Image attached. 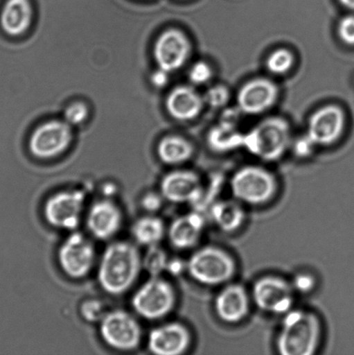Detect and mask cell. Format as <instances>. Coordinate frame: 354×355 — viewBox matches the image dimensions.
I'll list each match as a JSON object with an SVG mask.
<instances>
[{
  "label": "cell",
  "instance_id": "cell-17",
  "mask_svg": "<svg viewBox=\"0 0 354 355\" xmlns=\"http://www.w3.org/2000/svg\"><path fill=\"white\" fill-rule=\"evenodd\" d=\"M345 127V114L341 107L328 105L315 111L308 121V135L317 146L335 144Z\"/></svg>",
  "mask_w": 354,
  "mask_h": 355
},
{
  "label": "cell",
  "instance_id": "cell-36",
  "mask_svg": "<svg viewBox=\"0 0 354 355\" xmlns=\"http://www.w3.org/2000/svg\"><path fill=\"white\" fill-rule=\"evenodd\" d=\"M346 8L354 10V0H339Z\"/></svg>",
  "mask_w": 354,
  "mask_h": 355
},
{
  "label": "cell",
  "instance_id": "cell-23",
  "mask_svg": "<svg viewBox=\"0 0 354 355\" xmlns=\"http://www.w3.org/2000/svg\"><path fill=\"white\" fill-rule=\"evenodd\" d=\"M164 221L154 214L139 218L131 227L132 238L139 245L148 247L159 245L166 236Z\"/></svg>",
  "mask_w": 354,
  "mask_h": 355
},
{
  "label": "cell",
  "instance_id": "cell-8",
  "mask_svg": "<svg viewBox=\"0 0 354 355\" xmlns=\"http://www.w3.org/2000/svg\"><path fill=\"white\" fill-rule=\"evenodd\" d=\"M99 334L105 345L120 352L137 349L143 338L140 322L123 309L109 311L99 323Z\"/></svg>",
  "mask_w": 354,
  "mask_h": 355
},
{
  "label": "cell",
  "instance_id": "cell-24",
  "mask_svg": "<svg viewBox=\"0 0 354 355\" xmlns=\"http://www.w3.org/2000/svg\"><path fill=\"white\" fill-rule=\"evenodd\" d=\"M193 155V148L189 141L179 137L163 139L158 146V155L163 163L178 166L186 162Z\"/></svg>",
  "mask_w": 354,
  "mask_h": 355
},
{
  "label": "cell",
  "instance_id": "cell-11",
  "mask_svg": "<svg viewBox=\"0 0 354 355\" xmlns=\"http://www.w3.org/2000/svg\"><path fill=\"white\" fill-rule=\"evenodd\" d=\"M72 131L66 121H51L31 135L29 148L35 157L48 159L60 155L71 144Z\"/></svg>",
  "mask_w": 354,
  "mask_h": 355
},
{
  "label": "cell",
  "instance_id": "cell-32",
  "mask_svg": "<svg viewBox=\"0 0 354 355\" xmlns=\"http://www.w3.org/2000/svg\"><path fill=\"white\" fill-rule=\"evenodd\" d=\"M164 201H166L165 198H163L161 191H151L142 196L141 205L148 214H154L161 210Z\"/></svg>",
  "mask_w": 354,
  "mask_h": 355
},
{
  "label": "cell",
  "instance_id": "cell-6",
  "mask_svg": "<svg viewBox=\"0 0 354 355\" xmlns=\"http://www.w3.org/2000/svg\"><path fill=\"white\" fill-rule=\"evenodd\" d=\"M242 142L252 155L265 161H276L289 147V125L282 118H269L246 135Z\"/></svg>",
  "mask_w": 354,
  "mask_h": 355
},
{
  "label": "cell",
  "instance_id": "cell-1",
  "mask_svg": "<svg viewBox=\"0 0 354 355\" xmlns=\"http://www.w3.org/2000/svg\"><path fill=\"white\" fill-rule=\"evenodd\" d=\"M142 270L136 245L124 240L114 241L104 249L97 262V282L107 294L123 295L136 283Z\"/></svg>",
  "mask_w": 354,
  "mask_h": 355
},
{
  "label": "cell",
  "instance_id": "cell-19",
  "mask_svg": "<svg viewBox=\"0 0 354 355\" xmlns=\"http://www.w3.org/2000/svg\"><path fill=\"white\" fill-rule=\"evenodd\" d=\"M278 88L269 79L258 78L245 83L238 94V105L242 112L258 114L276 102Z\"/></svg>",
  "mask_w": 354,
  "mask_h": 355
},
{
  "label": "cell",
  "instance_id": "cell-2",
  "mask_svg": "<svg viewBox=\"0 0 354 355\" xmlns=\"http://www.w3.org/2000/svg\"><path fill=\"white\" fill-rule=\"evenodd\" d=\"M324 326L317 313L292 309L283 316L276 339L281 355H313L321 346Z\"/></svg>",
  "mask_w": 354,
  "mask_h": 355
},
{
  "label": "cell",
  "instance_id": "cell-26",
  "mask_svg": "<svg viewBox=\"0 0 354 355\" xmlns=\"http://www.w3.org/2000/svg\"><path fill=\"white\" fill-rule=\"evenodd\" d=\"M80 315L85 322L100 323L109 312L105 302L97 298L87 299L82 302L79 308Z\"/></svg>",
  "mask_w": 354,
  "mask_h": 355
},
{
  "label": "cell",
  "instance_id": "cell-13",
  "mask_svg": "<svg viewBox=\"0 0 354 355\" xmlns=\"http://www.w3.org/2000/svg\"><path fill=\"white\" fill-rule=\"evenodd\" d=\"M193 335L188 327L179 322H169L149 332L147 347L155 355H182L190 349Z\"/></svg>",
  "mask_w": 354,
  "mask_h": 355
},
{
  "label": "cell",
  "instance_id": "cell-28",
  "mask_svg": "<svg viewBox=\"0 0 354 355\" xmlns=\"http://www.w3.org/2000/svg\"><path fill=\"white\" fill-rule=\"evenodd\" d=\"M290 281L297 295L311 294L317 287V278L310 271H299Z\"/></svg>",
  "mask_w": 354,
  "mask_h": 355
},
{
  "label": "cell",
  "instance_id": "cell-22",
  "mask_svg": "<svg viewBox=\"0 0 354 355\" xmlns=\"http://www.w3.org/2000/svg\"><path fill=\"white\" fill-rule=\"evenodd\" d=\"M204 98L189 86L177 87L166 99V109L173 118L179 121L193 120L202 110Z\"/></svg>",
  "mask_w": 354,
  "mask_h": 355
},
{
  "label": "cell",
  "instance_id": "cell-25",
  "mask_svg": "<svg viewBox=\"0 0 354 355\" xmlns=\"http://www.w3.org/2000/svg\"><path fill=\"white\" fill-rule=\"evenodd\" d=\"M169 260L168 253L161 247H148L144 257H142V267L150 277L162 276L168 270Z\"/></svg>",
  "mask_w": 354,
  "mask_h": 355
},
{
  "label": "cell",
  "instance_id": "cell-27",
  "mask_svg": "<svg viewBox=\"0 0 354 355\" xmlns=\"http://www.w3.org/2000/svg\"><path fill=\"white\" fill-rule=\"evenodd\" d=\"M294 57L286 49H279L273 51L266 61L269 71L276 75L285 74L292 67Z\"/></svg>",
  "mask_w": 354,
  "mask_h": 355
},
{
  "label": "cell",
  "instance_id": "cell-33",
  "mask_svg": "<svg viewBox=\"0 0 354 355\" xmlns=\"http://www.w3.org/2000/svg\"><path fill=\"white\" fill-rule=\"evenodd\" d=\"M338 34L345 44L354 45V16H346L339 21Z\"/></svg>",
  "mask_w": 354,
  "mask_h": 355
},
{
  "label": "cell",
  "instance_id": "cell-5",
  "mask_svg": "<svg viewBox=\"0 0 354 355\" xmlns=\"http://www.w3.org/2000/svg\"><path fill=\"white\" fill-rule=\"evenodd\" d=\"M177 292L162 276L150 277L132 295L131 305L140 318L159 321L168 318L177 304Z\"/></svg>",
  "mask_w": 354,
  "mask_h": 355
},
{
  "label": "cell",
  "instance_id": "cell-29",
  "mask_svg": "<svg viewBox=\"0 0 354 355\" xmlns=\"http://www.w3.org/2000/svg\"><path fill=\"white\" fill-rule=\"evenodd\" d=\"M89 116L88 107L82 103H75L66 107L64 119L69 125H78L83 123Z\"/></svg>",
  "mask_w": 354,
  "mask_h": 355
},
{
  "label": "cell",
  "instance_id": "cell-7",
  "mask_svg": "<svg viewBox=\"0 0 354 355\" xmlns=\"http://www.w3.org/2000/svg\"><path fill=\"white\" fill-rule=\"evenodd\" d=\"M249 293L253 305L259 311L281 316L294 309L297 295L290 281L276 275H265L258 278Z\"/></svg>",
  "mask_w": 354,
  "mask_h": 355
},
{
  "label": "cell",
  "instance_id": "cell-18",
  "mask_svg": "<svg viewBox=\"0 0 354 355\" xmlns=\"http://www.w3.org/2000/svg\"><path fill=\"white\" fill-rule=\"evenodd\" d=\"M206 218L202 212L193 211L179 216L171 222L166 231L170 245L184 252L196 247L202 239Z\"/></svg>",
  "mask_w": 354,
  "mask_h": 355
},
{
  "label": "cell",
  "instance_id": "cell-34",
  "mask_svg": "<svg viewBox=\"0 0 354 355\" xmlns=\"http://www.w3.org/2000/svg\"><path fill=\"white\" fill-rule=\"evenodd\" d=\"M315 146L317 145L307 135L306 137L297 139V141L294 142V150L297 155L300 156V157H307L313 153Z\"/></svg>",
  "mask_w": 354,
  "mask_h": 355
},
{
  "label": "cell",
  "instance_id": "cell-20",
  "mask_svg": "<svg viewBox=\"0 0 354 355\" xmlns=\"http://www.w3.org/2000/svg\"><path fill=\"white\" fill-rule=\"evenodd\" d=\"M33 10L30 0H6L0 9V29L9 37H19L29 29Z\"/></svg>",
  "mask_w": 354,
  "mask_h": 355
},
{
  "label": "cell",
  "instance_id": "cell-10",
  "mask_svg": "<svg viewBox=\"0 0 354 355\" xmlns=\"http://www.w3.org/2000/svg\"><path fill=\"white\" fill-rule=\"evenodd\" d=\"M85 201L86 195L81 190L58 191L45 201L44 219L52 227L74 232L82 221Z\"/></svg>",
  "mask_w": 354,
  "mask_h": 355
},
{
  "label": "cell",
  "instance_id": "cell-14",
  "mask_svg": "<svg viewBox=\"0 0 354 355\" xmlns=\"http://www.w3.org/2000/svg\"><path fill=\"white\" fill-rule=\"evenodd\" d=\"M204 188L200 176L186 169L166 173L159 184L163 198L172 204L195 205L202 196Z\"/></svg>",
  "mask_w": 354,
  "mask_h": 355
},
{
  "label": "cell",
  "instance_id": "cell-12",
  "mask_svg": "<svg viewBox=\"0 0 354 355\" xmlns=\"http://www.w3.org/2000/svg\"><path fill=\"white\" fill-rule=\"evenodd\" d=\"M252 305L251 293L247 288L233 281L220 287L213 302L215 315L222 322L230 325L244 322Z\"/></svg>",
  "mask_w": 354,
  "mask_h": 355
},
{
  "label": "cell",
  "instance_id": "cell-16",
  "mask_svg": "<svg viewBox=\"0 0 354 355\" xmlns=\"http://www.w3.org/2000/svg\"><path fill=\"white\" fill-rule=\"evenodd\" d=\"M191 44L186 35L170 29L159 37L154 45V58L159 69L168 72L182 68L189 58Z\"/></svg>",
  "mask_w": 354,
  "mask_h": 355
},
{
  "label": "cell",
  "instance_id": "cell-15",
  "mask_svg": "<svg viewBox=\"0 0 354 355\" xmlns=\"http://www.w3.org/2000/svg\"><path fill=\"white\" fill-rule=\"evenodd\" d=\"M86 227L94 238L106 241L119 233L123 223V214L116 202L107 198L90 205L85 218Z\"/></svg>",
  "mask_w": 354,
  "mask_h": 355
},
{
  "label": "cell",
  "instance_id": "cell-35",
  "mask_svg": "<svg viewBox=\"0 0 354 355\" xmlns=\"http://www.w3.org/2000/svg\"><path fill=\"white\" fill-rule=\"evenodd\" d=\"M168 73L169 72L164 71V69H158V71H155L151 76L152 85L156 87H159V88H161V87L166 85L169 79Z\"/></svg>",
  "mask_w": 354,
  "mask_h": 355
},
{
  "label": "cell",
  "instance_id": "cell-31",
  "mask_svg": "<svg viewBox=\"0 0 354 355\" xmlns=\"http://www.w3.org/2000/svg\"><path fill=\"white\" fill-rule=\"evenodd\" d=\"M213 71L210 65L204 62H197L192 66L189 71L190 81L196 85H203L210 81Z\"/></svg>",
  "mask_w": 354,
  "mask_h": 355
},
{
  "label": "cell",
  "instance_id": "cell-4",
  "mask_svg": "<svg viewBox=\"0 0 354 355\" xmlns=\"http://www.w3.org/2000/svg\"><path fill=\"white\" fill-rule=\"evenodd\" d=\"M231 197L247 207H263L275 200L279 181L269 170L259 166L239 168L229 181Z\"/></svg>",
  "mask_w": 354,
  "mask_h": 355
},
{
  "label": "cell",
  "instance_id": "cell-3",
  "mask_svg": "<svg viewBox=\"0 0 354 355\" xmlns=\"http://www.w3.org/2000/svg\"><path fill=\"white\" fill-rule=\"evenodd\" d=\"M186 271L197 284L206 287H222L233 281L238 263L228 250L206 245L194 250L186 262Z\"/></svg>",
  "mask_w": 354,
  "mask_h": 355
},
{
  "label": "cell",
  "instance_id": "cell-21",
  "mask_svg": "<svg viewBox=\"0 0 354 355\" xmlns=\"http://www.w3.org/2000/svg\"><path fill=\"white\" fill-rule=\"evenodd\" d=\"M209 214L218 229L227 234L240 231L247 219L245 205L232 197L215 200L211 205Z\"/></svg>",
  "mask_w": 354,
  "mask_h": 355
},
{
  "label": "cell",
  "instance_id": "cell-9",
  "mask_svg": "<svg viewBox=\"0 0 354 355\" xmlns=\"http://www.w3.org/2000/svg\"><path fill=\"white\" fill-rule=\"evenodd\" d=\"M57 257L62 272L74 280L89 276L96 264V250L93 242L86 235L75 231L59 246Z\"/></svg>",
  "mask_w": 354,
  "mask_h": 355
},
{
  "label": "cell",
  "instance_id": "cell-30",
  "mask_svg": "<svg viewBox=\"0 0 354 355\" xmlns=\"http://www.w3.org/2000/svg\"><path fill=\"white\" fill-rule=\"evenodd\" d=\"M229 97H230V94H229L228 89L224 86L218 85L207 90L204 102L206 101L208 105L218 109L228 103Z\"/></svg>",
  "mask_w": 354,
  "mask_h": 355
}]
</instances>
